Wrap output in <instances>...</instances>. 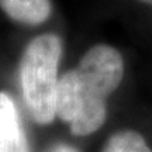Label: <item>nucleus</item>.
Listing matches in <instances>:
<instances>
[{"instance_id":"1","label":"nucleus","mask_w":152,"mask_h":152,"mask_svg":"<svg viewBox=\"0 0 152 152\" xmlns=\"http://www.w3.org/2000/svg\"><path fill=\"white\" fill-rule=\"evenodd\" d=\"M124 61L110 45H94L82 56L76 68L59 77L56 117L69 125L73 135L85 137L106 121L107 99L120 86Z\"/></svg>"},{"instance_id":"2","label":"nucleus","mask_w":152,"mask_h":152,"mask_svg":"<svg viewBox=\"0 0 152 152\" xmlns=\"http://www.w3.org/2000/svg\"><path fill=\"white\" fill-rule=\"evenodd\" d=\"M62 55L61 38L41 34L27 45L20 64L23 97L35 123L49 124L56 117L58 66Z\"/></svg>"},{"instance_id":"3","label":"nucleus","mask_w":152,"mask_h":152,"mask_svg":"<svg viewBox=\"0 0 152 152\" xmlns=\"http://www.w3.org/2000/svg\"><path fill=\"white\" fill-rule=\"evenodd\" d=\"M0 152H28L20 113L6 92H0Z\"/></svg>"},{"instance_id":"4","label":"nucleus","mask_w":152,"mask_h":152,"mask_svg":"<svg viewBox=\"0 0 152 152\" xmlns=\"http://www.w3.org/2000/svg\"><path fill=\"white\" fill-rule=\"evenodd\" d=\"M0 9L11 20L28 26L42 24L52 13L49 0H0Z\"/></svg>"},{"instance_id":"5","label":"nucleus","mask_w":152,"mask_h":152,"mask_svg":"<svg viewBox=\"0 0 152 152\" xmlns=\"http://www.w3.org/2000/svg\"><path fill=\"white\" fill-rule=\"evenodd\" d=\"M102 152H152V149L141 134L125 130L110 137Z\"/></svg>"},{"instance_id":"6","label":"nucleus","mask_w":152,"mask_h":152,"mask_svg":"<svg viewBox=\"0 0 152 152\" xmlns=\"http://www.w3.org/2000/svg\"><path fill=\"white\" fill-rule=\"evenodd\" d=\"M49 152H77L73 147H69V145H56V147Z\"/></svg>"},{"instance_id":"7","label":"nucleus","mask_w":152,"mask_h":152,"mask_svg":"<svg viewBox=\"0 0 152 152\" xmlns=\"http://www.w3.org/2000/svg\"><path fill=\"white\" fill-rule=\"evenodd\" d=\"M138 1H142V3H147V4L152 6V0H138Z\"/></svg>"}]
</instances>
